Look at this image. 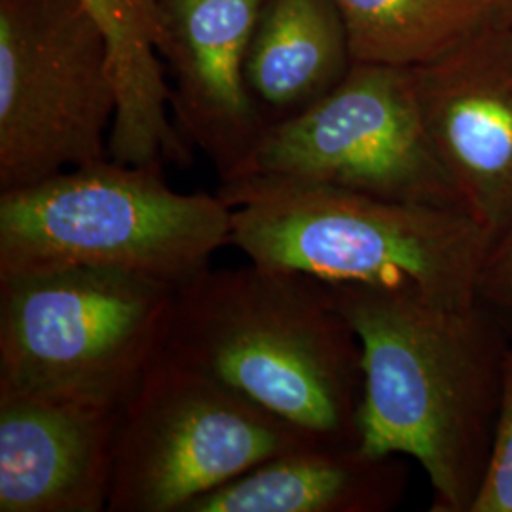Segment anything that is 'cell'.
Here are the masks:
<instances>
[{
	"label": "cell",
	"mask_w": 512,
	"mask_h": 512,
	"mask_svg": "<svg viewBox=\"0 0 512 512\" xmlns=\"http://www.w3.org/2000/svg\"><path fill=\"white\" fill-rule=\"evenodd\" d=\"M363 346L359 448L416 459L433 512H473L494 454L511 334L480 298L330 283Z\"/></svg>",
	"instance_id": "obj_1"
},
{
	"label": "cell",
	"mask_w": 512,
	"mask_h": 512,
	"mask_svg": "<svg viewBox=\"0 0 512 512\" xmlns=\"http://www.w3.org/2000/svg\"><path fill=\"white\" fill-rule=\"evenodd\" d=\"M165 349L313 444L359 446L363 346L327 281L207 268L177 289Z\"/></svg>",
	"instance_id": "obj_2"
},
{
	"label": "cell",
	"mask_w": 512,
	"mask_h": 512,
	"mask_svg": "<svg viewBox=\"0 0 512 512\" xmlns=\"http://www.w3.org/2000/svg\"><path fill=\"white\" fill-rule=\"evenodd\" d=\"M217 194L232 209V245L256 264L450 306L478 298L492 236L461 209L268 175L222 181Z\"/></svg>",
	"instance_id": "obj_3"
},
{
	"label": "cell",
	"mask_w": 512,
	"mask_h": 512,
	"mask_svg": "<svg viewBox=\"0 0 512 512\" xmlns=\"http://www.w3.org/2000/svg\"><path fill=\"white\" fill-rule=\"evenodd\" d=\"M232 245L219 194H183L162 165L114 160L0 192V275L88 266L183 287Z\"/></svg>",
	"instance_id": "obj_4"
},
{
	"label": "cell",
	"mask_w": 512,
	"mask_h": 512,
	"mask_svg": "<svg viewBox=\"0 0 512 512\" xmlns=\"http://www.w3.org/2000/svg\"><path fill=\"white\" fill-rule=\"evenodd\" d=\"M175 296L109 268L0 275V395L120 408L165 349Z\"/></svg>",
	"instance_id": "obj_5"
},
{
	"label": "cell",
	"mask_w": 512,
	"mask_h": 512,
	"mask_svg": "<svg viewBox=\"0 0 512 512\" xmlns=\"http://www.w3.org/2000/svg\"><path fill=\"white\" fill-rule=\"evenodd\" d=\"M304 444L313 442L164 349L122 404L109 512H186Z\"/></svg>",
	"instance_id": "obj_6"
},
{
	"label": "cell",
	"mask_w": 512,
	"mask_h": 512,
	"mask_svg": "<svg viewBox=\"0 0 512 512\" xmlns=\"http://www.w3.org/2000/svg\"><path fill=\"white\" fill-rule=\"evenodd\" d=\"M109 44L78 0H0V192L109 158Z\"/></svg>",
	"instance_id": "obj_7"
},
{
	"label": "cell",
	"mask_w": 512,
	"mask_h": 512,
	"mask_svg": "<svg viewBox=\"0 0 512 512\" xmlns=\"http://www.w3.org/2000/svg\"><path fill=\"white\" fill-rule=\"evenodd\" d=\"M251 175L465 211L425 128L412 69L401 67L353 63L310 109L264 129L226 181Z\"/></svg>",
	"instance_id": "obj_8"
},
{
	"label": "cell",
	"mask_w": 512,
	"mask_h": 512,
	"mask_svg": "<svg viewBox=\"0 0 512 512\" xmlns=\"http://www.w3.org/2000/svg\"><path fill=\"white\" fill-rule=\"evenodd\" d=\"M412 74L440 162L494 239L512 219V25L482 27Z\"/></svg>",
	"instance_id": "obj_9"
},
{
	"label": "cell",
	"mask_w": 512,
	"mask_h": 512,
	"mask_svg": "<svg viewBox=\"0 0 512 512\" xmlns=\"http://www.w3.org/2000/svg\"><path fill=\"white\" fill-rule=\"evenodd\" d=\"M264 0H164L162 57L175 88L171 109L192 145L230 179L266 129L247 90L245 65Z\"/></svg>",
	"instance_id": "obj_10"
},
{
	"label": "cell",
	"mask_w": 512,
	"mask_h": 512,
	"mask_svg": "<svg viewBox=\"0 0 512 512\" xmlns=\"http://www.w3.org/2000/svg\"><path fill=\"white\" fill-rule=\"evenodd\" d=\"M120 410L0 395V512L109 511Z\"/></svg>",
	"instance_id": "obj_11"
},
{
	"label": "cell",
	"mask_w": 512,
	"mask_h": 512,
	"mask_svg": "<svg viewBox=\"0 0 512 512\" xmlns=\"http://www.w3.org/2000/svg\"><path fill=\"white\" fill-rule=\"evenodd\" d=\"M408 484L403 458L304 444L194 501L186 512H387Z\"/></svg>",
	"instance_id": "obj_12"
},
{
	"label": "cell",
	"mask_w": 512,
	"mask_h": 512,
	"mask_svg": "<svg viewBox=\"0 0 512 512\" xmlns=\"http://www.w3.org/2000/svg\"><path fill=\"white\" fill-rule=\"evenodd\" d=\"M109 44L116 88L109 158L126 165H186L190 150L171 122L173 90L162 67L164 0H78Z\"/></svg>",
	"instance_id": "obj_13"
},
{
	"label": "cell",
	"mask_w": 512,
	"mask_h": 512,
	"mask_svg": "<svg viewBox=\"0 0 512 512\" xmlns=\"http://www.w3.org/2000/svg\"><path fill=\"white\" fill-rule=\"evenodd\" d=\"M351 65L348 29L334 0H264L245 82L266 128L310 109Z\"/></svg>",
	"instance_id": "obj_14"
},
{
	"label": "cell",
	"mask_w": 512,
	"mask_h": 512,
	"mask_svg": "<svg viewBox=\"0 0 512 512\" xmlns=\"http://www.w3.org/2000/svg\"><path fill=\"white\" fill-rule=\"evenodd\" d=\"M353 63L418 69L486 27L490 0H334Z\"/></svg>",
	"instance_id": "obj_15"
},
{
	"label": "cell",
	"mask_w": 512,
	"mask_h": 512,
	"mask_svg": "<svg viewBox=\"0 0 512 512\" xmlns=\"http://www.w3.org/2000/svg\"><path fill=\"white\" fill-rule=\"evenodd\" d=\"M473 512H512V346L503 370L501 410L494 454Z\"/></svg>",
	"instance_id": "obj_16"
},
{
	"label": "cell",
	"mask_w": 512,
	"mask_h": 512,
	"mask_svg": "<svg viewBox=\"0 0 512 512\" xmlns=\"http://www.w3.org/2000/svg\"><path fill=\"white\" fill-rule=\"evenodd\" d=\"M478 298L497 313L512 340V219L492 239L478 277Z\"/></svg>",
	"instance_id": "obj_17"
},
{
	"label": "cell",
	"mask_w": 512,
	"mask_h": 512,
	"mask_svg": "<svg viewBox=\"0 0 512 512\" xmlns=\"http://www.w3.org/2000/svg\"><path fill=\"white\" fill-rule=\"evenodd\" d=\"M512 25V0H490L486 27Z\"/></svg>",
	"instance_id": "obj_18"
}]
</instances>
